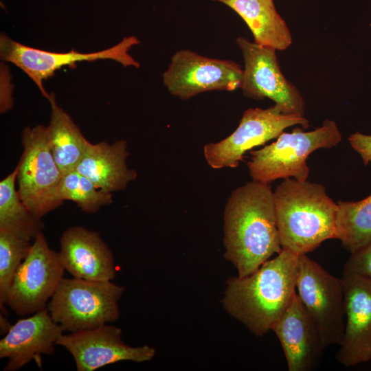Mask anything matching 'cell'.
<instances>
[{"mask_svg": "<svg viewBox=\"0 0 371 371\" xmlns=\"http://www.w3.org/2000/svg\"><path fill=\"white\" fill-rule=\"evenodd\" d=\"M348 141L352 148L360 155L365 166L371 163V135L357 131L349 136Z\"/></svg>", "mask_w": 371, "mask_h": 371, "instance_id": "26", "label": "cell"}, {"mask_svg": "<svg viewBox=\"0 0 371 371\" xmlns=\"http://www.w3.org/2000/svg\"><path fill=\"white\" fill-rule=\"evenodd\" d=\"M337 239L351 253L371 241V194L357 201L337 202Z\"/></svg>", "mask_w": 371, "mask_h": 371, "instance_id": "22", "label": "cell"}, {"mask_svg": "<svg viewBox=\"0 0 371 371\" xmlns=\"http://www.w3.org/2000/svg\"><path fill=\"white\" fill-rule=\"evenodd\" d=\"M23 153L17 168L18 193L36 217L63 205L58 187L63 174L49 148L46 126H27L22 133Z\"/></svg>", "mask_w": 371, "mask_h": 371, "instance_id": "6", "label": "cell"}, {"mask_svg": "<svg viewBox=\"0 0 371 371\" xmlns=\"http://www.w3.org/2000/svg\"><path fill=\"white\" fill-rule=\"evenodd\" d=\"M295 125L306 129L309 122L304 116L284 114L277 104L267 109L249 108L232 134L204 146L205 159L214 169L236 168L247 150L276 139L286 128Z\"/></svg>", "mask_w": 371, "mask_h": 371, "instance_id": "9", "label": "cell"}, {"mask_svg": "<svg viewBox=\"0 0 371 371\" xmlns=\"http://www.w3.org/2000/svg\"><path fill=\"white\" fill-rule=\"evenodd\" d=\"M139 43L136 36H128L116 45L98 52L82 53L72 49L67 52H54L27 46L3 34L0 36V56L3 60L21 69L47 99L49 93L45 89L43 81L65 66L74 65L81 61L111 60L124 67L139 68L140 63L128 52Z\"/></svg>", "mask_w": 371, "mask_h": 371, "instance_id": "8", "label": "cell"}, {"mask_svg": "<svg viewBox=\"0 0 371 371\" xmlns=\"http://www.w3.org/2000/svg\"><path fill=\"white\" fill-rule=\"evenodd\" d=\"M1 330H3V333H7L12 325L8 322V321L5 317H2L1 314Z\"/></svg>", "mask_w": 371, "mask_h": 371, "instance_id": "27", "label": "cell"}, {"mask_svg": "<svg viewBox=\"0 0 371 371\" xmlns=\"http://www.w3.org/2000/svg\"><path fill=\"white\" fill-rule=\"evenodd\" d=\"M17 168L0 181V232L30 240L43 223L23 203L16 190Z\"/></svg>", "mask_w": 371, "mask_h": 371, "instance_id": "21", "label": "cell"}, {"mask_svg": "<svg viewBox=\"0 0 371 371\" xmlns=\"http://www.w3.org/2000/svg\"><path fill=\"white\" fill-rule=\"evenodd\" d=\"M51 106L49 124L46 126L49 148L63 175L74 170L84 156L90 142L83 135L70 115L56 102L55 95L47 98Z\"/></svg>", "mask_w": 371, "mask_h": 371, "instance_id": "20", "label": "cell"}, {"mask_svg": "<svg viewBox=\"0 0 371 371\" xmlns=\"http://www.w3.org/2000/svg\"><path fill=\"white\" fill-rule=\"evenodd\" d=\"M343 273L355 274L371 279V241L351 253L344 264Z\"/></svg>", "mask_w": 371, "mask_h": 371, "instance_id": "25", "label": "cell"}, {"mask_svg": "<svg viewBox=\"0 0 371 371\" xmlns=\"http://www.w3.org/2000/svg\"><path fill=\"white\" fill-rule=\"evenodd\" d=\"M60 243V262L73 277L102 282L115 278L113 252L98 232L72 226L63 232Z\"/></svg>", "mask_w": 371, "mask_h": 371, "instance_id": "17", "label": "cell"}, {"mask_svg": "<svg viewBox=\"0 0 371 371\" xmlns=\"http://www.w3.org/2000/svg\"><path fill=\"white\" fill-rule=\"evenodd\" d=\"M295 287L325 346L339 345L345 328L342 278L328 273L307 254H301L298 255Z\"/></svg>", "mask_w": 371, "mask_h": 371, "instance_id": "7", "label": "cell"}, {"mask_svg": "<svg viewBox=\"0 0 371 371\" xmlns=\"http://www.w3.org/2000/svg\"><path fill=\"white\" fill-rule=\"evenodd\" d=\"M64 331L47 307L19 319L0 340V358L8 359L3 370L16 371L33 359L41 368V355L54 353Z\"/></svg>", "mask_w": 371, "mask_h": 371, "instance_id": "15", "label": "cell"}, {"mask_svg": "<svg viewBox=\"0 0 371 371\" xmlns=\"http://www.w3.org/2000/svg\"><path fill=\"white\" fill-rule=\"evenodd\" d=\"M282 249L307 254L323 242L337 239L335 203L318 183L284 179L273 191Z\"/></svg>", "mask_w": 371, "mask_h": 371, "instance_id": "3", "label": "cell"}, {"mask_svg": "<svg viewBox=\"0 0 371 371\" xmlns=\"http://www.w3.org/2000/svg\"><path fill=\"white\" fill-rule=\"evenodd\" d=\"M223 245L224 258L239 277L282 250L269 183L252 180L232 192L223 212Z\"/></svg>", "mask_w": 371, "mask_h": 371, "instance_id": "1", "label": "cell"}, {"mask_svg": "<svg viewBox=\"0 0 371 371\" xmlns=\"http://www.w3.org/2000/svg\"><path fill=\"white\" fill-rule=\"evenodd\" d=\"M56 345L73 357L78 371H93L122 361L142 363L151 360L156 351L148 345L131 346L122 339V329L107 324L95 328L62 335Z\"/></svg>", "mask_w": 371, "mask_h": 371, "instance_id": "13", "label": "cell"}, {"mask_svg": "<svg viewBox=\"0 0 371 371\" xmlns=\"http://www.w3.org/2000/svg\"><path fill=\"white\" fill-rule=\"evenodd\" d=\"M296 128L282 132L275 142L250 151L247 167L254 181L270 183L278 179H308V156L320 148H331L341 140L336 122L325 120L319 127L311 131Z\"/></svg>", "mask_w": 371, "mask_h": 371, "instance_id": "4", "label": "cell"}, {"mask_svg": "<svg viewBox=\"0 0 371 371\" xmlns=\"http://www.w3.org/2000/svg\"><path fill=\"white\" fill-rule=\"evenodd\" d=\"M244 60L240 89L245 97L269 98L284 114L304 116L305 102L298 89L283 75L276 49L244 37L236 38Z\"/></svg>", "mask_w": 371, "mask_h": 371, "instance_id": "12", "label": "cell"}, {"mask_svg": "<svg viewBox=\"0 0 371 371\" xmlns=\"http://www.w3.org/2000/svg\"><path fill=\"white\" fill-rule=\"evenodd\" d=\"M31 245L30 240L0 232V307L3 313L13 278Z\"/></svg>", "mask_w": 371, "mask_h": 371, "instance_id": "24", "label": "cell"}, {"mask_svg": "<svg viewBox=\"0 0 371 371\" xmlns=\"http://www.w3.org/2000/svg\"><path fill=\"white\" fill-rule=\"evenodd\" d=\"M271 330L281 344L289 371L309 370L326 348L297 293Z\"/></svg>", "mask_w": 371, "mask_h": 371, "instance_id": "16", "label": "cell"}, {"mask_svg": "<svg viewBox=\"0 0 371 371\" xmlns=\"http://www.w3.org/2000/svg\"><path fill=\"white\" fill-rule=\"evenodd\" d=\"M60 201H71L85 212L93 214L113 203L112 193L98 188L87 177L76 170L63 175L58 187Z\"/></svg>", "mask_w": 371, "mask_h": 371, "instance_id": "23", "label": "cell"}, {"mask_svg": "<svg viewBox=\"0 0 371 371\" xmlns=\"http://www.w3.org/2000/svg\"><path fill=\"white\" fill-rule=\"evenodd\" d=\"M243 77V69L232 60L181 49L172 56L162 81L171 95L188 100L207 91L240 89Z\"/></svg>", "mask_w": 371, "mask_h": 371, "instance_id": "11", "label": "cell"}, {"mask_svg": "<svg viewBox=\"0 0 371 371\" xmlns=\"http://www.w3.org/2000/svg\"><path fill=\"white\" fill-rule=\"evenodd\" d=\"M127 142L123 139L112 144L104 141L90 142L75 170L104 192L112 193L124 190L137 176V172L127 166Z\"/></svg>", "mask_w": 371, "mask_h": 371, "instance_id": "18", "label": "cell"}, {"mask_svg": "<svg viewBox=\"0 0 371 371\" xmlns=\"http://www.w3.org/2000/svg\"><path fill=\"white\" fill-rule=\"evenodd\" d=\"M124 291V286L111 281L63 278L47 308L65 330L92 329L119 318Z\"/></svg>", "mask_w": 371, "mask_h": 371, "instance_id": "5", "label": "cell"}, {"mask_svg": "<svg viewBox=\"0 0 371 371\" xmlns=\"http://www.w3.org/2000/svg\"><path fill=\"white\" fill-rule=\"evenodd\" d=\"M236 12L251 32L254 43L276 50L286 49L292 36L273 0H212Z\"/></svg>", "mask_w": 371, "mask_h": 371, "instance_id": "19", "label": "cell"}, {"mask_svg": "<svg viewBox=\"0 0 371 371\" xmlns=\"http://www.w3.org/2000/svg\"><path fill=\"white\" fill-rule=\"evenodd\" d=\"M298 255L282 249L254 273L227 280L221 302L256 336L272 327L296 294Z\"/></svg>", "mask_w": 371, "mask_h": 371, "instance_id": "2", "label": "cell"}, {"mask_svg": "<svg viewBox=\"0 0 371 371\" xmlns=\"http://www.w3.org/2000/svg\"><path fill=\"white\" fill-rule=\"evenodd\" d=\"M65 271L58 252L49 247L43 233L39 232L13 278L6 304L21 316L45 308Z\"/></svg>", "mask_w": 371, "mask_h": 371, "instance_id": "10", "label": "cell"}, {"mask_svg": "<svg viewBox=\"0 0 371 371\" xmlns=\"http://www.w3.org/2000/svg\"><path fill=\"white\" fill-rule=\"evenodd\" d=\"M345 328L337 361L352 367L371 360V279L343 273Z\"/></svg>", "mask_w": 371, "mask_h": 371, "instance_id": "14", "label": "cell"}]
</instances>
